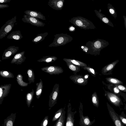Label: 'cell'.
<instances>
[{
    "instance_id": "cell-1",
    "label": "cell",
    "mask_w": 126,
    "mask_h": 126,
    "mask_svg": "<svg viewBox=\"0 0 126 126\" xmlns=\"http://www.w3.org/2000/svg\"><path fill=\"white\" fill-rule=\"evenodd\" d=\"M109 45L108 41L98 39L92 41H88L85 46L88 48L87 54L96 55H100L101 50Z\"/></svg>"
},
{
    "instance_id": "cell-2",
    "label": "cell",
    "mask_w": 126,
    "mask_h": 126,
    "mask_svg": "<svg viewBox=\"0 0 126 126\" xmlns=\"http://www.w3.org/2000/svg\"><path fill=\"white\" fill-rule=\"evenodd\" d=\"M69 21L74 25L84 30L94 29L96 28L91 21L82 17H74L70 19Z\"/></svg>"
},
{
    "instance_id": "cell-3",
    "label": "cell",
    "mask_w": 126,
    "mask_h": 126,
    "mask_svg": "<svg viewBox=\"0 0 126 126\" xmlns=\"http://www.w3.org/2000/svg\"><path fill=\"white\" fill-rule=\"evenodd\" d=\"M54 36L55 38L53 42L48 46L49 47L64 46L71 42L73 39L72 37L67 33L57 34Z\"/></svg>"
},
{
    "instance_id": "cell-4",
    "label": "cell",
    "mask_w": 126,
    "mask_h": 126,
    "mask_svg": "<svg viewBox=\"0 0 126 126\" xmlns=\"http://www.w3.org/2000/svg\"><path fill=\"white\" fill-rule=\"evenodd\" d=\"M16 16H15L2 26L0 29V39L5 37L12 30L15 23L16 22Z\"/></svg>"
},
{
    "instance_id": "cell-5",
    "label": "cell",
    "mask_w": 126,
    "mask_h": 126,
    "mask_svg": "<svg viewBox=\"0 0 126 126\" xmlns=\"http://www.w3.org/2000/svg\"><path fill=\"white\" fill-rule=\"evenodd\" d=\"M79 112L80 117L79 124L81 126H90L92 125L95 121L94 119L91 121L88 116H84L83 113V105L80 102L79 108Z\"/></svg>"
},
{
    "instance_id": "cell-6",
    "label": "cell",
    "mask_w": 126,
    "mask_h": 126,
    "mask_svg": "<svg viewBox=\"0 0 126 126\" xmlns=\"http://www.w3.org/2000/svg\"><path fill=\"white\" fill-rule=\"evenodd\" d=\"M59 84H55L54 85L52 92L49 96L48 106L49 110L54 106L57 103L59 93Z\"/></svg>"
},
{
    "instance_id": "cell-7",
    "label": "cell",
    "mask_w": 126,
    "mask_h": 126,
    "mask_svg": "<svg viewBox=\"0 0 126 126\" xmlns=\"http://www.w3.org/2000/svg\"><path fill=\"white\" fill-rule=\"evenodd\" d=\"M104 94L109 101L115 106L119 107L123 105L121 99L117 94L104 90Z\"/></svg>"
},
{
    "instance_id": "cell-8",
    "label": "cell",
    "mask_w": 126,
    "mask_h": 126,
    "mask_svg": "<svg viewBox=\"0 0 126 126\" xmlns=\"http://www.w3.org/2000/svg\"><path fill=\"white\" fill-rule=\"evenodd\" d=\"M76 110L72 109L71 104L69 103L67 106V113L65 126H74L75 116Z\"/></svg>"
},
{
    "instance_id": "cell-9",
    "label": "cell",
    "mask_w": 126,
    "mask_h": 126,
    "mask_svg": "<svg viewBox=\"0 0 126 126\" xmlns=\"http://www.w3.org/2000/svg\"><path fill=\"white\" fill-rule=\"evenodd\" d=\"M22 20L24 22L29 23L37 27H44L46 24L44 23L39 21L38 19L26 14L23 16V17L22 18Z\"/></svg>"
},
{
    "instance_id": "cell-10",
    "label": "cell",
    "mask_w": 126,
    "mask_h": 126,
    "mask_svg": "<svg viewBox=\"0 0 126 126\" xmlns=\"http://www.w3.org/2000/svg\"><path fill=\"white\" fill-rule=\"evenodd\" d=\"M41 70L50 75H59L63 72V69L61 67L56 66L44 67L41 68Z\"/></svg>"
},
{
    "instance_id": "cell-11",
    "label": "cell",
    "mask_w": 126,
    "mask_h": 126,
    "mask_svg": "<svg viewBox=\"0 0 126 126\" xmlns=\"http://www.w3.org/2000/svg\"><path fill=\"white\" fill-rule=\"evenodd\" d=\"M107 105L109 114L115 126H124L113 108L107 102Z\"/></svg>"
},
{
    "instance_id": "cell-12",
    "label": "cell",
    "mask_w": 126,
    "mask_h": 126,
    "mask_svg": "<svg viewBox=\"0 0 126 126\" xmlns=\"http://www.w3.org/2000/svg\"><path fill=\"white\" fill-rule=\"evenodd\" d=\"M19 49L18 47L11 46L5 49L2 57V60H3L9 59L12 55H14Z\"/></svg>"
},
{
    "instance_id": "cell-13",
    "label": "cell",
    "mask_w": 126,
    "mask_h": 126,
    "mask_svg": "<svg viewBox=\"0 0 126 126\" xmlns=\"http://www.w3.org/2000/svg\"><path fill=\"white\" fill-rule=\"evenodd\" d=\"M12 85L11 84H5L0 86V105L3 102L4 98L7 96Z\"/></svg>"
},
{
    "instance_id": "cell-14",
    "label": "cell",
    "mask_w": 126,
    "mask_h": 126,
    "mask_svg": "<svg viewBox=\"0 0 126 126\" xmlns=\"http://www.w3.org/2000/svg\"><path fill=\"white\" fill-rule=\"evenodd\" d=\"M119 62V60H117L104 66L101 70L102 74L105 75H112L113 69Z\"/></svg>"
},
{
    "instance_id": "cell-15",
    "label": "cell",
    "mask_w": 126,
    "mask_h": 126,
    "mask_svg": "<svg viewBox=\"0 0 126 126\" xmlns=\"http://www.w3.org/2000/svg\"><path fill=\"white\" fill-rule=\"evenodd\" d=\"M69 78L74 83L81 85L84 86L88 83V79L80 75H71Z\"/></svg>"
},
{
    "instance_id": "cell-16",
    "label": "cell",
    "mask_w": 126,
    "mask_h": 126,
    "mask_svg": "<svg viewBox=\"0 0 126 126\" xmlns=\"http://www.w3.org/2000/svg\"><path fill=\"white\" fill-rule=\"evenodd\" d=\"M64 2V0H49L48 5L54 10H60L63 9Z\"/></svg>"
},
{
    "instance_id": "cell-17",
    "label": "cell",
    "mask_w": 126,
    "mask_h": 126,
    "mask_svg": "<svg viewBox=\"0 0 126 126\" xmlns=\"http://www.w3.org/2000/svg\"><path fill=\"white\" fill-rule=\"evenodd\" d=\"M25 53V51H23L15 55L11 61V63L21 64L25 62L26 59L24 56Z\"/></svg>"
},
{
    "instance_id": "cell-18",
    "label": "cell",
    "mask_w": 126,
    "mask_h": 126,
    "mask_svg": "<svg viewBox=\"0 0 126 126\" xmlns=\"http://www.w3.org/2000/svg\"><path fill=\"white\" fill-rule=\"evenodd\" d=\"M102 83L109 92L114 93L119 96H120L121 93L122 92L114 84L109 83H107L103 81H102Z\"/></svg>"
},
{
    "instance_id": "cell-19",
    "label": "cell",
    "mask_w": 126,
    "mask_h": 126,
    "mask_svg": "<svg viewBox=\"0 0 126 126\" xmlns=\"http://www.w3.org/2000/svg\"><path fill=\"white\" fill-rule=\"evenodd\" d=\"M26 15L37 19H39L43 20L46 19L45 16L43 15L40 12L36 11L27 10L24 11Z\"/></svg>"
},
{
    "instance_id": "cell-20",
    "label": "cell",
    "mask_w": 126,
    "mask_h": 126,
    "mask_svg": "<svg viewBox=\"0 0 126 126\" xmlns=\"http://www.w3.org/2000/svg\"><path fill=\"white\" fill-rule=\"evenodd\" d=\"M94 12L96 16L101 21L109 26L113 27H114L111 21L104 14L96 10H94Z\"/></svg>"
},
{
    "instance_id": "cell-21",
    "label": "cell",
    "mask_w": 126,
    "mask_h": 126,
    "mask_svg": "<svg viewBox=\"0 0 126 126\" xmlns=\"http://www.w3.org/2000/svg\"><path fill=\"white\" fill-rule=\"evenodd\" d=\"M16 113H11L6 118L4 119L3 126H14Z\"/></svg>"
},
{
    "instance_id": "cell-22",
    "label": "cell",
    "mask_w": 126,
    "mask_h": 126,
    "mask_svg": "<svg viewBox=\"0 0 126 126\" xmlns=\"http://www.w3.org/2000/svg\"><path fill=\"white\" fill-rule=\"evenodd\" d=\"M23 37L19 30L13 31L7 37V39L19 40L21 39Z\"/></svg>"
},
{
    "instance_id": "cell-23",
    "label": "cell",
    "mask_w": 126,
    "mask_h": 126,
    "mask_svg": "<svg viewBox=\"0 0 126 126\" xmlns=\"http://www.w3.org/2000/svg\"><path fill=\"white\" fill-rule=\"evenodd\" d=\"M36 96L37 99H39L42 94L43 87V82L41 79H40L39 82L36 83Z\"/></svg>"
},
{
    "instance_id": "cell-24",
    "label": "cell",
    "mask_w": 126,
    "mask_h": 126,
    "mask_svg": "<svg viewBox=\"0 0 126 126\" xmlns=\"http://www.w3.org/2000/svg\"><path fill=\"white\" fill-rule=\"evenodd\" d=\"M60 117L57 120L53 126H64L65 118V107H64Z\"/></svg>"
},
{
    "instance_id": "cell-25",
    "label": "cell",
    "mask_w": 126,
    "mask_h": 126,
    "mask_svg": "<svg viewBox=\"0 0 126 126\" xmlns=\"http://www.w3.org/2000/svg\"><path fill=\"white\" fill-rule=\"evenodd\" d=\"M57 59L55 56H46L43 57L39 60L37 62H45L47 63H51L54 62Z\"/></svg>"
},
{
    "instance_id": "cell-26",
    "label": "cell",
    "mask_w": 126,
    "mask_h": 126,
    "mask_svg": "<svg viewBox=\"0 0 126 126\" xmlns=\"http://www.w3.org/2000/svg\"><path fill=\"white\" fill-rule=\"evenodd\" d=\"M63 60L65 62H68L74 64L78 66L82 67H86L87 64L83 62L74 59L64 58Z\"/></svg>"
},
{
    "instance_id": "cell-27",
    "label": "cell",
    "mask_w": 126,
    "mask_h": 126,
    "mask_svg": "<svg viewBox=\"0 0 126 126\" xmlns=\"http://www.w3.org/2000/svg\"><path fill=\"white\" fill-rule=\"evenodd\" d=\"M34 95V91L32 89V91L27 93L25 96L26 101L28 107H29L33 99Z\"/></svg>"
},
{
    "instance_id": "cell-28",
    "label": "cell",
    "mask_w": 126,
    "mask_h": 126,
    "mask_svg": "<svg viewBox=\"0 0 126 126\" xmlns=\"http://www.w3.org/2000/svg\"><path fill=\"white\" fill-rule=\"evenodd\" d=\"M48 34V32H47L38 34L32 40V41L37 44L44 40Z\"/></svg>"
},
{
    "instance_id": "cell-29",
    "label": "cell",
    "mask_w": 126,
    "mask_h": 126,
    "mask_svg": "<svg viewBox=\"0 0 126 126\" xmlns=\"http://www.w3.org/2000/svg\"><path fill=\"white\" fill-rule=\"evenodd\" d=\"M28 75V80L29 81V84L34 82L35 77L34 71L31 68L28 69L27 71Z\"/></svg>"
},
{
    "instance_id": "cell-30",
    "label": "cell",
    "mask_w": 126,
    "mask_h": 126,
    "mask_svg": "<svg viewBox=\"0 0 126 126\" xmlns=\"http://www.w3.org/2000/svg\"><path fill=\"white\" fill-rule=\"evenodd\" d=\"M16 80L18 84L21 87H24L28 86L29 83H27L24 81L23 79L22 75L20 74H18L16 77Z\"/></svg>"
},
{
    "instance_id": "cell-31",
    "label": "cell",
    "mask_w": 126,
    "mask_h": 126,
    "mask_svg": "<svg viewBox=\"0 0 126 126\" xmlns=\"http://www.w3.org/2000/svg\"><path fill=\"white\" fill-rule=\"evenodd\" d=\"M107 82L108 83L116 84H123L122 81L117 79L113 77H107L105 78Z\"/></svg>"
},
{
    "instance_id": "cell-32",
    "label": "cell",
    "mask_w": 126,
    "mask_h": 126,
    "mask_svg": "<svg viewBox=\"0 0 126 126\" xmlns=\"http://www.w3.org/2000/svg\"><path fill=\"white\" fill-rule=\"evenodd\" d=\"M69 68L75 73L80 70V67L68 62H65Z\"/></svg>"
},
{
    "instance_id": "cell-33",
    "label": "cell",
    "mask_w": 126,
    "mask_h": 126,
    "mask_svg": "<svg viewBox=\"0 0 126 126\" xmlns=\"http://www.w3.org/2000/svg\"><path fill=\"white\" fill-rule=\"evenodd\" d=\"M92 100L93 105L94 106L98 108L99 105V102L98 97L95 92L92 94Z\"/></svg>"
},
{
    "instance_id": "cell-34",
    "label": "cell",
    "mask_w": 126,
    "mask_h": 126,
    "mask_svg": "<svg viewBox=\"0 0 126 126\" xmlns=\"http://www.w3.org/2000/svg\"><path fill=\"white\" fill-rule=\"evenodd\" d=\"M107 8L110 13L115 19H116L117 17V14L115 8L112 4L109 3L107 4Z\"/></svg>"
},
{
    "instance_id": "cell-35",
    "label": "cell",
    "mask_w": 126,
    "mask_h": 126,
    "mask_svg": "<svg viewBox=\"0 0 126 126\" xmlns=\"http://www.w3.org/2000/svg\"><path fill=\"white\" fill-rule=\"evenodd\" d=\"M0 75L4 78H13L14 76L11 72L7 71L1 70L0 71Z\"/></svg>"
},
{
    "instance_id": "cell-36",
    "label": "cell",
    "mask_w": 126,
    "mask_h": 126,
    "mask_svg": "<svg viewBox=\"0 0 126 126\" xmlns=\"http://www.w3.org/2000/svg\"><path fill=\"white\" fill-rule=\"evenodd\" d=\"M63 108H61L58 110L55 113L52 119V122H54L57 120L61 116L63 111Z\"/></svg>"
},
{
    "instance_id": "cell-37",
    "label": "cell",
    "mask_w": 126,
    "mask_h": 126,
    "mask_svg": "<svg viewBox=\"0 0 126 126\" xmlns=\"http://www.w3.org/2000/svg\"><path fill=\"white\" fill-rule=\"evenodd\" d=\"M85 70L87 71L90 74L93 76L95 77L96 73L94 70L91 67L87 66L82 67Z\"/></svg>"
},
{
    "instance_id": "cell-38",
    "label": "cell",
    "mask_w": 126,
    "mask_h": 126,
    "mask_svg": "<svg viewBox=\"0 0 126 126\" xmlns=\"http://www.w3.org/2000/svg\"><path fill=\"white\" fill-rule=\"evenodd\" d=\"M49 122L48 116H46L44 118L41 122L40 126H47Z\"/></svg>"
},
{
    "instance_id": "cell-39",
    "label": "cell",
    "mask_w": 126,
    "mask_h": 126,
    "mask_svg": "<svg viewBox=\"0 0 126 126\" xmlns=\"http://www.w3.org/2000/svg\"><path fill=\"white\" fill-rule=\"evenodd\" d=\"M114 84L121 91L126 92V86L123 85Z\"/></svg>"
},
{
    "instance_id": "cell-40",
    "label": "cell",
    "mask_w": 126,
    "mask_h": 126,
    "mask_svg": "<svg viewBox=\"0 0 126 126\" xmlns=\"http://www.w3.org/2000/svg\"><path fill=\"white\" fill-rule=\"evenodd\" d=\"M119 117L121 121L123 123L126 125V118L124 116H122L121 115H119Z\"/></svg>"
},
{
    "instance_id": "cell-41",
    "label": "cell",
    "mask_w": 126,
    "mask_h": 126,
    "mask_svg": "<svg viewBox=\"0 0 126 126\" xmlns=\"http://www.w3.org/2000/svg\"><path fill=\"white\" fill-rule=\"evenodd\" d=\"M9 7V6L7 4H0V9H3L7 8Z\"/></svg>"
},
{
    "instance_id": "cell-42",
    "label": "cell",
    "mask_w": 126,
    "mask_h": 126,
    "mask_svg": "<svg viewBox=\"0 0 126 126\" xmlns=\"http://www.w3.org/2000/svg\"><path fill=\"white\" fill-rule=\"evenodd\" d=\"M120 96L123 97L125 101L126 102V94L121 92L120 94Z\"/></svg>"
},
{
    "instance_id": "cell-43",
    "label": "cell",
    "mask_w": 126,
    "mask_h": 126,
    "mask_svg": "<svg viewBox=\"0 0 126 126\" xmlns=\"http://www.w3.org/2000/svg\"><path fill=\"white\" fill-rule=\"evenodd\" d=\"M11 0H0V3H4L7 2H9Z\"/></svg>"
},
{
    "instance_id": "cell-44",
    "label": "cell",
    "mask_w": 126,
    "mask_h": 126,
    "mask_svg": "<svg viewBox=\"0 0 126 126\" xmlns=\"http://www.w3.org/2000/svg\"><path fill=\"white\" fill-rule=\"evenodd\" d=\"M123 18L124 19V23L125 27L126 30V16H123Z\"/></svg>"
},
{
    "instance_id": "cell-45",
    "label": "cell",
    "mask_w": 126,
    "mask_h": 126,
    "mask_svg": "<svg viewBox=\"0 0 126 126\" xmlns=\"http://www.w3.org/2000/svg\"><path fill=\"white\" fill-rule=\"evenodd\" d=\"M69 30L70 31H73L75 30V28L73 26H71L69 27Z\"/></svg>"
}]
</instances>
